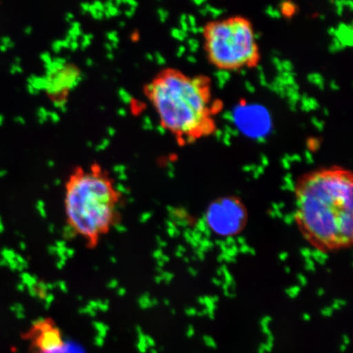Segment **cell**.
I'll return each instance as SVG.
<instances>
[{"label": "cell", "mask_w": 353, "mask_h": 353, "mask_svg": "<svg viewBox=\"0 0 353 353\" xmlns=\"http://www.w3.org/2000/svg\"><path fill=\"white\" fill-rule=\"evenodd\" d=\"M48 118H50V120L54 123H57L60 120L59 114L56 112H48Z\"/></svg>", "instance_id": "14"}, {"label": "cell", "mask_w": 353, "mask_h": 353, "mask_svg": "<svg viewBox=\"0 0 353 353\" xmlns=\"http://www.w3.org/2000/svg\"><path fill=\"white\" fill-rule=\"evenodd\" d=\"M134 11H135V8L130 7L129 10L125 11V14L128 17H131V16L134 15Z\"/></svg>", "instance_id": "20"}, {"label": "cell", "mask_w": 353, "mask_h": 353, "mask_svg": "<svg viewBox=\"0 0 353 353\" xmlns=\"http://www.w3.org/2000/svg\"><path fill=\"white\" fill-rule=\"evenodd\" d=\"M22 338L29 353H72L63 331L52 317H42L30 325Z\"/></svg>", "instance_id": "6"}, {"label": "cell", "mask_w": 353, "mask_h": 353, "mask_svg": "<svg viewBox=\"0 0 353 353\" xmlns=\"http://www.w3.org/2000/svg\"><path fill=\"white\" fill-rule=\"evenodd\" d=\"M47 79L48 94L56 96L63 94L66 90H73L82 81V77L74 66L65 65L63 70H59L54 76Z\"/></svg>", "instance_id": "7"}, {"label": "cell", "mask_w": 353, "mask_h": 353, "mask_svg": "<svg viewBox=\"0 0 353 353\" xmlns=\"http://www.w3.org/2000/svg\"><path fill=\"white\" fill-rule=\"evenodd\" d=\"M118 92H119V95H120V98L123 101V103H127V104H129L131 103V101L132 100V97L129 94V92H128L125 90V88H121V90H119Z\"/></svg>", "instance_id": "8"}, {"label": "cell", "mask_w": 353, "mask_h": 353, "mask_svg": "<svg viewBox=\"0 0 353 353\" xmlns=\"http://www.w3.org/2000/svg\"><path fill=\"white\" fill-rule=\"evenodd\" d=\"M41 59L44 61V63H46V65L50 64L52 61L51 56L50 54H48V52H44V54L41 55Z\"/></svg>", "instance_id": "16"}, {"label": "cell", "mask_w": 353, "mask_h": 353, "mask_svg": "<svg viewBox=\"0 0 353 353\" xmlns=\"http://www.w3.org/2000/svg\"><path fill=\"white\" fill-rule=\"evenodd\" d=\"M207 57L216 68L237 70L253 68L260 59L253 24L241 16L208 22L203 30Z\"/></svg>", "instance_id": "4"}, {"label": "cell", "mask_w": 353, "mask_h": 353, "mask_svg": "<svg viewBox=\"0 0 353 353\" xmlns=\"http://www.w3.org/2000/svg\"><path fill=\"white\" fill-rule=\"evenodd\" d=\"M156 56L157 57V61H158L159 64H162V63H165V60L163 59V57H162V56L160 54H158V52H157Z\"/></svg>", "instance_id": "21"}, {"label": "cell", "mask_w": 353, "mask_h": 353, "mask_svg": "<svg viewBox=\"0 0 353 353\" xmlns=\"http://www.w3.org/2000/svg\"><path fill=\"white\" fill-rule=\"evenodd\" d=\"M122 199V190L99 166L78 169L65 183L66 227L87 249H96L120 223Z\"/></svg>", "instance_id": "2"}, {"label": "cell", "mask_w": 353, "mask_h": 353, "mask_svg": "<svg viewBox=\"0 0 353 353\" xmlns=\"http://www.w3.org/2000/svg\"><path fill=\"white\" fill-rule=\"evenodd\" d=\"M157 130H158L159 132H161V134H165V130H166L165 129V128H164V127H163V126L161 125H159V126L157 127Z\"/></svg>", "instance_id": "23"}, {"label": "cell", "mask_w": 353, "mask_h": 353, "mask_svg": "<svg viewBox=\"0 0 353 353\" xmlns=\"http://www.w3.org/2000/svg\"><path fill=\"white\" fill-rule=\"evenodd\" d=\"M92 37L91 34L83 35V41L81 43V46L83 48H85L90 46V44L91 43Z\"/></svg>", "instance_id": "10"}, {"label": "cell", "mask_w": 353, "mask_h": 353, "mask_svg": "<svg viewBox=\"0 0 353 353\" xmlns=\"http://www.w3.org/2000/svg\"><path fill=\"white\" fill-rule=\"evenodd\" d=\"M105 48H107V50H108L109 52H112L113 48L112 43H105Z\"/></svg>", "instance_id": "24"}, {"label": "cell", "mask_w": 353, "mask_h": 353, "mask_svg": "<svg viewBox=\"0 0 353 353\" xmlns=\"http://www.w3.org/2000/svg\"><path fill=\"white\" fill-rule=\"evenodd\" d=\"M70 43L65 41H57L52 43V50L56 52H59L63 48H68Z\"/></svg>", "instance_id": "9"}, {"label": "cell", "mask_w": 353, "mask_h": 353, "mask_svg": "<svg viewBox=\"0 0 353 353\" xmlns=\"http://www.w3.org/2000/svg\"><path fill=\"white\" fill-rule=\"evenodd\" d=\"M249 214L239 197L225 196L210 203L205 213L209 230L222 238L239 235L248 223Z\"/></svg>", "instance_id": "5"}, {"label": "cell", "mask_w": 353, "mask_h": 353, "mask_svg": "<svg viewBox=\"0 0 353 353\" xmlns=\"http://www.w3.org/2000/svg\"><path fill=\"white\" fill-rule=\"evenodd\" d=\"M39 120H42V119L43 121L47 120V119L48 118V110L44 108H41V110H39Z\"/></svg>", "instance_id": "13"}, {"label": "cell", "mask_w": 353, "mask_h": 353, "mask_svg": "<svg viewBox=\"0 0 353 353\" xmlns=\"http://www.w3.org/2000/svg\"><path fill=\"white\" fill-rule=\"evenodd\" d=\"M86 63L88 64V65H92V59H88L86 61Z\"/></svg>", "instance_id": "27"}, {"label": "cell", "mask_w": 353, "mask_h": 353, "mask_svg": "<svg viewBox=\"0 0 353 353\" xmlns=\"http://www.w3.org/2000/svg\"><path fill=\"white\" fill-rule=\"evenodd\" d=\"M147 57H148L149 60H152V59H153V57L152 55L150 56V54H148Z\"/></svg>", "instance_id": "28"}, {"label": "cell", "mask_w": 353, "mask_h": 353, "mask_svg": "<svg viewBox=\"0 0 353 353\" xmlns=\"http://www.w3.org/2000/svg\"><path fill=\"white\" fill-rule=\"evenodd\" d=\"M81 6L83 12H88V10H90V4L88 3H82Z\"/></svg>", "instance_id": "19"}, {"label": "cell", "mask_w": 353, "mask_h": 353, "mask_svg": "<svg viewBox=\"0 0 353 353\" xmlns=\"http://www.w3.org/2000/svg\"><path fill=\"white\" fill-rule=\"evenodd\" d=\"M143 128L145 130H152V122L148 117H145L143 119Z\"/></svg>", "instance_id": "11"}, {"label": "cell", "mask_w": 353, "mask_h": 353, "mask_svg": "<svg viewBox=\"0 0 353 353\" xmlns=\"http://www.w3.org/2000/svg\"><path fill=\"white\" fill-rule=\"evenodd\" d=\"M92 6L94 7V8L97 11L103 12L105 10V8L104 7V3H103L101 2H94V3L92 4Z\"/></svg>", "instance_id": "15"}, {"label": "cell", "mask_w": 353, "mask_h": 353, "mask_svg": "<svg viewBox=\"0 0 353 353\" xmlns=\"http://www.w3.org/2000/svg\"><path fill=\"white\" fill-rule=\"evenodd\" d=\"M69 47L72 48V50H77L79 48V43L77 41H72L70 43Z\"/></svg>", "instance_id": "18"}, {"label": "cell", "mask_w": 353, "mask_h": 353, "mask_svg": "<svg viewBox=\"0 0 353 353\" xmlns=\"http://www.w3.org/2000/svg\"><path fill=\"white\" fill-rule=\"evenodd\" d=\"M294 220L309 245L322 253L350 249L353 239V175L341 166L308 172L294 186Z\"/></svg>", "instance_id": "1"}, {"label": "cell", "mask_w": 353, "mask_h": 353, "mask_svg": "<svg viewBox=\"0 0 353 353\" xmlns=\"http://www.w3.org/2000/svg\"><path fill=\"white\" fill-rule=\"evenodd\" d=\"M110 144V141L108 139H105L101 141V143L99 144L98 147L96 148L97 151H103V150L108 148Z\"/></svg>", "instance_id": "12"}, {"label": "cell", "mask_w": 353, "mask_h": 353, "mask_svg": "<svg viewBox=\"0 0 353 353\" xmlns=\"http://www.w3.org/2000/svg\"><path fill=\"white\" fill-rule=\"evenodd\" d=\"M73 19V15L72 14V13H68V15H66V19L70 21V19Z\"/></svg>", "instance_id": "26"}, {"label": "cell", "mask_w": 353, "mask_h": 353, "mask_svg": "<svg viewBox=\"0 0 353 353\" xmlns=\"http://www.w3.org/2000/svg\"><path fill=\"white\" fill-rule=\"evenodd\" d=\"M158 13H159V16H160V17H161V19L162 21H165L166 19V17L168 15V13L165 10H159Z\"/></svg>", "instance_id": "17"}, {"label": "cell", "mask_w": 353, "mask_h": 353, "mask_svg": "<svg viewBox=\"0 0 353 353\" xmlns=\"http://www.w3.org/2000/svg\"><path fill=\"white\" fill-rule=\"evenodd\" d=\"M118 114H120L121 117H125L126 116V110L123 108L119 109Z\"/></svg>", "instance_id": "22"}, {"label": "cell", "mask_w": 353, "mask_h": 353, "mask_svg": "<svg viewBox=\"0 0 353 353\" xmlns=\"http://www.w3.org/2000/svg\"><path fill=\"white\" fill-rule=\"evenodd\" d=\"M150 99L160 116L161 125L192 143L215 130L210 79L189 77L167 70L147 86Z\"/></svg>", "instance_id": "3"}, {"label": "cell", "mask_w": 353, "mask_h": 353, "mask_svg": "<svg viewBox=\"0 0 353 353\" xmlns=\"http://www.w3.org/2000/svg\"><path fill=\"white\" fill-rule=\"evenodd\" d=\"M114 132H116V131H114L113 128H109L108 134L110 136H113L114 134Z\"/></svg>", "instance_id": "25"}]
</instances>
